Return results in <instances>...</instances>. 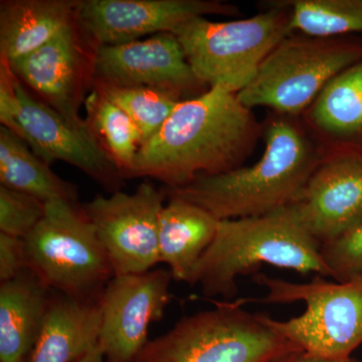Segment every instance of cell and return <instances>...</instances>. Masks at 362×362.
I'll list each match as a JSON object with an SVG mask.
<instances>
[{
  "label": "cell",
  "instance_id": "ba28073f",
  "mask_svg": "<svg viewBox=\"0 0 362 362\" xmlns=\"http://www.w3.org/2000/svg\"><path fill=\"white\" fill-rule=\"evenodd\" d=\"M361 61L362 35H290L264 59L252 82L237 97L250 110L268 107L297 115L314 103L338 74Z\"/></svg>",
  "mask_w": 362,
  "mask_h": 362
},
{
  "label": "cell",
  "instance_id": "5b68a950",
  "mask_svg": "<svg viewBox=\"0 0 362 362\" xmlns=\"http://www.w3.org/2000/svg\"><path fill=\"white\" fill-rule=\"evenodd\" d=\"M23 242L28 269L49 289L100 302L114 271L84 206L47 202L44 218Z\"/></svg>",
  "mask_w": 362,
  "mask_h": 362
},
{
  "label": "cell",
  "instance_id": "44dd1931",
  "mask_svg": "<svg viewBox=\"0 0 362 362\" xmlns=\"http://www.w3.org/2000/svg\"><path fill=\"white\" fill-rule=\"evenodd\" d=\"M0 185L45 202H78V187L57 175L49 164L13 131L0 126Z\"/></svg>",
  "mask_w": 362,
  "mask_h": 362
},
{
  "label": "cell",
  "instance_id": "d6986e66",
  "mask_svg": "<svg viewBox=\"0 0 362 362\" xmlns=\"http://www.w3.org/2000/svg\"><path fill=\"white\" fill-rule=\"evenodd\" d=\"M218 218L206 209L169 199L159 221V259L176 281L189 283L195 267L216 237Z\"/></svg>",
  "mask_w": 362,
  "mask_h": 362
},
{
  "label": "cell",
  "instance_id": "484cf974",
  "mask_svg": "<svg viewBox=\"0 0 362 362\" xmlns=\"http://www.w3.org/2000/svg\"><path fill=\"white\" fill-rule=\"evenodd\" d=\"M329 277L345 282L362 276V223L337 239L320 245Z\"/></svg>",
  "mask_w": 362,
  "mask_h": 362
},
{
  "label": "cell",
  "instance_id": "ffe728a7",
  "mask_svg": "<svg viewBox=\"0 0 362 362\" xmlns=\"http://www.w3.org/2000/svg\"><path fill=\"white\" fill-rule=\"evenodd\" d=\"M310 118L337 143V154L362 157V61L328 83L312 105Z\"/></svg>",
  "mask_w": 362,
  "mask_h": 362
},
{
  "label": "cell",
  "instance_id": "d4e9b609",
  "mask_svg": "<svg viewBox=\"0 0 362 362\" xmlns=\"http://www.w3.org/2000/svg\"><path fill=\"white\" fill-rule=\"evenodd\" d=\"M45 214V202L0 185V233L25 239Z\"/></svg>",
  "mask_w": 362,
  "mask_h": 362
},
{
  "label": "cell",
  "instance_id": "277c9868",
  "mask_svg": "<svg viewBox=\"0 0 362 362\" xmlns=\"http://www.w3.org/2000/svg\"><path fill=\"white\" fill-rule=\"evenodd\" d=\"M249 299L214 301L149 340L134 362H274L301 350L272 328L263 314L244 309Z\"/></svg>",
  "mask_w": 362,
  "mask_h": 362
},
{
  "label": "cell",
  "instance_id": "7c38bea8",
  "mask_svg": "<svg viewBox=\"0 0 362 362\" xmlns=\"http://www.w3.org/2000/svg\"><path fill=\"white\" fill-rule=\"evenodd\" d=\"M209 14L238 16L240 11L220 0H78L77 23L100 47L175 33L188 21Z\"/></svg>",
  "mask_w": 362,
  "mask_h": 362
},
{
  "label": "cell",
  "instance_id": "3957f363",
  "mask_svg": "<svg viewBox=\"0 0 362 362\" xmlns=\"http://www.w3.org/2000/svg\"><path fill=\"white\" fill-rule=\"evenodd\" d=\"M263 265L329 277L320 243L289 206L264 216L218 221L216 237L188 284L201 286L206 296L232 301L238 294L237 279Z\"/></svg>",
  "mask_w": 362,
  "mask_h": 362
},
{
  "label": "cell",
  "instance_id": "9c48e42d",
  "mask_svg": "<svg viewBox=\"0 0 362 362\" xmlns=\"http://www.w3.org/2000/svg\"><path fill=\"white\" fill-rule=\"evenodd\" d=\"M165 197L164 190L144 181L133 194L120 190L84 204L114 276L146 273L160 263L159 221Z\"/></svg>",
  "mask_w": 362,
  "mask_h": 362
},
{
  "label": "cell",
  "instance_id": "8fae6325",
  "mask_svg": "<svg viewBox=\"0 0 362 362\" xmlns=\"http://www.w3.org/2000/svg\"><path fill=\"white\" fill-rule=\"evenodd\" d=\"M173 279L162 269L111 279L100 300L104 362H134L149 341L150 325L161 320L171 301Z\"/></svg>",
  "mask_w": 362,
  "mask_h": 362
},
{
  "label": "cell",
  "instance_id": "7402d4cb",
  "mask_svg": "<svg viewBox=\"0 0 362 362\" xmlns=\"http://www.w3.org/2000/svg\"><path fill=\"white\" fill-rule=\"evenodd\" d=\"M86 123L124 177H131L143 144L141 131L127 114L92 89L84 103Z\"/></svg>",
  "mask_w": 362,
  "mask_h": 362
},
{
  "label": "cell",
  "instance_id": "ac0fdd59",
  "mask_svg": "<svg viewBox=\"0 0 362 362\" xmlns=\"http://www.w3.org/2000/svg\"><path fill=\"white\" fill-rule=\"evenodd\" d=\"M78 0H1L0 54L9 62L28 56L77 18Z\"/></svg>",
  "mask_w": 362,
  "mask_h": 362
},
{
  "label": "cell",
  "instance_id": "9a60e30c",
  "mask_svg": "<svg viewBox=\"0 0 362 362\" xmlns=\"http://www.w3.org/2000/svg\"><path fill=\"white\" fill-rule=\"evenodd\" d=\"M321 244L362 223V157L337 154L319 165L291 206Z\"/></svg>",
  "mask_w": 362,
  "mask_h": 362
},
{
  "label": "cell",
  "instance_id": "5bb4252c",
  "mask_svg": "<svg viewBox=\"0 0 362 362\" xmlns=\"http://www.w3.org/2000/svg\"><path fill=\"white\" fill-rule=\"evenodd\" d=\"M94 81L165 90L182 100L204 87L188 64L180 40L171 33L127 44L100 45L95 56Z\"/></svg>",
  "mask_w": 362,
  "mask_h": 362
},
{
  "label": "cell",
  "instance_id": "4dcf8cb0",
  "mask_svg": "<svg viewBox=\"0 0 362 362\" xmlns=\"http://www.w3.org/2000/svg\"><path fill=\"white\" fill-rule=\"evenodd\" d=\"M361 362H362V359H361Z\"/></svg>",
  "mask_w": 362,
  "mask_h": 362
},
{
  "label": "cell",
  "instance_id": "f546056e",
  "mask_svg": "<svg viewBox=\"0 0 362 362\" xmlns=\"http://www.w3.org/2000/svg\"><path fill=\"white\" fill-rule=\"evenodd\" d=\"M78 362H104L103 354L100 349L94 350Z\"/></svg>",
  "mask_w": 362,
  "mask_h": 362
},
{
  "label": "cell",
  "instance_id": "52a82bcc",
  "mask_svg": "<svg viewBox=\"0 0 362 362\" xmlns=\"http://www.w3.org/2000/svg\"><path fill=\"white\" fill-rule=\"evenodd\" d=\"M254 281L268 292L263 299L254 301L305 302L304 313L290 320L277 321L266 316L272 328L302 351L345 359L362 344V276L335 283L317 276L307 284H295L259 273Z\"/></svg>",
  "mask_w": 362,
  "mask_h": 362
},
{
  "label": "cell",
  "instance_id": "30bf717a",
  "mask_svg": "<svg viewBox=\"0 0 362 362\" xmlns=\"http://www.w3.org/2000/svg\"><path fill=\"white\" fill-rule=\"evenodd\" d=\"M97 45L77 18L39 49L9 62L21 84L76 127H87L80 111L94 82Z\"/></svg>",
  "mask_w": 362,
  "mask_h": 362
},
{
  "label": "cell",
  "instance_id": "f1b7e54d",
  "mask_svg": "<svg viewBox=\"0 0 362 362\" xmlns=\"http://www.w3.org/2000/svg\"><path fill=\"white\" fill-rule=\"evenodd\" d=\"M274 362H361L354 357L345 359H331L313 356V354H307V352L298 350V351L291 352L287 356L281 357L278 361Z\"/></svg>",
  "mask_w": 362,
  "mask_h": 362
},
{
  "label": "cell",
  "instance_id": "2e32d148",
  "mask_svg": "<svg viewBox=\"0 0 362 362\" xmlns=\"http://www.w3.org/2000/svg\"><path fill=\"white\" fill-rule=\"evenodd\" d=\"M100 302L52 291L42 329L26 362H78L99 349Z\"/></svg>",
  "mask_w": 362,
  "mask_h": 362
},
{
  "label": "cell",
  "instance_id": "8992f818",
  "mask_svg": "<svg viewBox=\"0 0 362 362\" xmlns=\"http://www.w3.org/2000/svg\"><path fill=\"white\" fill-rule=\"evenodd\" d=\"M272 4L265 13L245 20L197 18L176 30L202 85L238 94L252 82L264 59L293 32L289 9Z\"/></svg>",
  "mask_w": 362,
  "mask_h": 362
},
{
  "label": "cell",
  "instance_id": "83f0119b",
  "mask_svg": "<svg viewBox=\"0 0 362 362\" xmlns=\"http://www.w3.org/2000/svg\"><path fill=\"white\" fill-rule=\"evenodd\" d=\"M28 269L23 239L0 233V282L13 280Z\"/></svg>",
  "mask_w": 362,
  "mask_h": 362
},
{
  "label": "cell",
  "instance_id": "4fadbf2b",
  "mask_svg": "<svg viewBox=\"0 0 362 362\" xmlns=\"http://www.w3.org/2000/svg\"><path fill=\"white\" fill-rule=\"evenodd\" d=\"M20 112L14 134L47 164L63 161L90 176L112 194L120 192L124 176L89 127H76L28 92L18 81Z\"/></svg>",
  "mask_w": 362,
  "mask_h": 362
},
{
  "label": "cell",
  "instance_id": "cb8c5ba5",
  "mask_svg": "<svg viewBox=\"0 0 362 362\" xmlns=\"http://www.w3.org/2000/svg\"><path fill=\"white\" fill-rule=\"evenodd\" d=\"M92 89L103 95L132 119L143 136V143L160 129L181 101L165 90L146 87H121L94 81Z\"/></svg>",
  "mask_w": 362,
  "mask_h": 362
},
{
  "label": "cell",
  "instance_id": "4316f807",
  "mask_svg": "<svg viewBox=\"0 0 362 362\" xmlns=\"http://www.w3.org/2000/svg\"><path fill=\"white\" fill-rule=\"evenodd\" d=\"M18 81L8 59L0 54V122L13 133L16 131L20 112Z\"/></svg>",
  "mask_w": 362,
  "mask_h": 362
},
{
  "label": "cell",
  "instance_id": "6da1fadb",
  "mask_svg": "<svg viewBox=\"0 0 362 362\" xmlns=\"http://www.w3.org/2000/svg\"><path fill=\"white\" fill-rule=\"evenodd\" d=\"M258 124L235 93L209 88L183 100L160 129L143 143L131 177H149L166 187L199 175L240 168L256 140Z\"/></svg>",
  "mask_w": 362,
  "mask_h": 362
},
{
  "label": "cell",
  "instance_id": "603a6c76",
  "mask_svg": "<svg viewBox=\"0 0 362 362\" xmlns=\"http://www.w3.org/2000/svg\"><path fill=\"white\" fill-rule=\"evenodd\" d=\"M291 13L293 30L318 37L362 35V0L276 1Z\"/></svg>",
  "mask_w": 362,
  "mask_h": 362
},
{
  "label": "cell",
  "instance_id": "7a4b0ae2",
  "mask_svg": "<svg viewBox=\"0 0 362 362\" xmlns=\"http://www.w3.org/2000/svg\"><path fill=\"white\" fill-rule=\"evenodd\" d=\"M310 143L289 121L269 126L258 162L214 175H199L182 187L164 188L168 199L202 207L218 221L254 218L291 206L313 175Z\"/></svg>",
  "mask_w": 362,
  "mask_h": 362
},
{
  "label": "cell",
  "instance_id": "e0dca14e",
  "mask_svg": "<svg viewBox=\"0 0 362 362\" xmlns=\"http://www.w3.org/2000/svg\"><path fill=\"white\" fill-rule=\"evenodd\" d=\"M52 290L30 269L0 285V362H26L44 326Z\"/></svg>",
  "mask_w": 362,
  "mask_h": 362
}]
</instances>
